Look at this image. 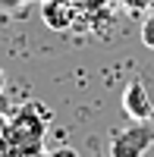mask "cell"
Segmentation results:
<instances>
[{
    "label": "cell",
    "instance_id": "6da1fadb",
    "mask_svg": "<svg viewBox=\"0 0 154 157\" xmlns=\"http://www.w3.org/2000/svg\"><path fill=\"white\" fill-rule=\"evenodd\" d=\"M154 145V126L148 120H135L132 126L120 129L110 141V157H142Z\"/></svg>",
    "mask_w": 154,
    "mask_h": 157
},
{
    "label": "cell",
    "instance_id": "7a4b0ae2",
    "mask_svg": "<svg viewBox=\"0 0 154 157\" xmlns=\"http://www.w3.org/2000/svg\"><path fill=\"white\" fill-rule=\"evenodd\" d=\"M123 110L129 113L132 120H151V116H154V101L148 94L145 82L132 78V82L126 85V91H123Z\"/></svg>",
    "mask_w": 154,
    "mask_h": 157
},
{
    "label": "cell",
    "instance_id": "3957f363",
    "mask_svg": "<svg viewBox=\"0 0 154 157\" xmlns=\"http://www.w3.org/2000/svg\"><path fill=\"white\" fill-rule=\"evenodd\" d=\"M41 19L54 32H69L75 25V6L69 0H44L41 3Z\"/></svg>",
    "mask_w": 154,
    "mask_h": 157
},
{
    "label": "cell",
    "instance_id": "277c9868",
    "mask_svg": "<svg viewBox=\"0 0 154 157\" xmlns=\"http://www.w3.org/2000/svg\"><path fill=\"white\" fill-rule=\"evenodd\" d=\"M142 44L154 50V10H148V16L142 22Z\"/></svg>",
    "mask_w": 154,
    "mask_h": 157
},
{
    "label": "cell",
    "instance_id": "5b68a950",
    "mask_svg": "<svg viewBox=\"0 0 154 157\" xmlns=\"http://www.w3.org/2000/svg\"><path fill=\"white\" fill-rule=\"evenodd\" d=\"M120 3H123L126 10H132V13H148V10H154V0H120Z\"/></svg>",
    "mask_w": 154,
    "mask_h": 157
},
{
    "label": "cell",
    "instance_id": "8992f818",
    "mask_svg": "<svg viewBox=\"0 0 154 157\" xmlns=\"http://www.w3.org/2000/svg\"><path fill=\"white\" fill-rule=\"evenodd\" d=\"M25 3H29V0H0V10L3 13H19Z\"/></svg>",
    "mask_w": 154,
    "mask_h": 157
},
{
    "label": "cell",
    "instance_id": "52a82bcc",
    "mask_svg": "<svg viewBox=\"0 0 154 157\" xmlns=\"http://www.w3.org/2000/svg\"><path fill=\"white\" fill-rule=\"evenodd\" d=\"M47 157H79V151L75 148H69V145H60V148H54Z\"/></svg>",
    "mask_w": 154,
    "mask_h": 157
},
{
    "label": "cell",
    "instance_id": "ba28073f",
    "mask_svg": "<svg viewBox=\"0 0 154 157\" xmlns=\"http://www.w3.org/2000/svg\"><path fill=\"white\" fill-rule=\"evenodd\" d=\"M6 126H10V120L0 113V141H3V135H6Z\"/></svg>",
    "mask_w": 154,
    "mask_h": 157
},
{
    "label": "cell",
    "instance_id": "9c48e42d",
    "mask_svg": "<svg viewBox=\"0 0 154 157\" xmlns=\"http://www.w3.org/2000/svg\"><path fill=\"white\" fill-rule=\"evenodd\" d=\"M3 88H6V75H3V69H0V94H3Z\"/></svg>",
    "mask_w": 154,
    "mask_h": 157
},
{
    "label": "cell",
    "instance_id": "30bf717a",
    "mask_svg": "<svg viewBox=\"0 0 154 157\" xmlns=\"http://www.w3.org/2000/svg\"><path fill=\"white\" fill-rule=\"evenodd\" d=\"M41 3H44V0H41Z\"/></svg>",
    "mask_w": 154,
    "mask_h": 157
}]
</instances>
